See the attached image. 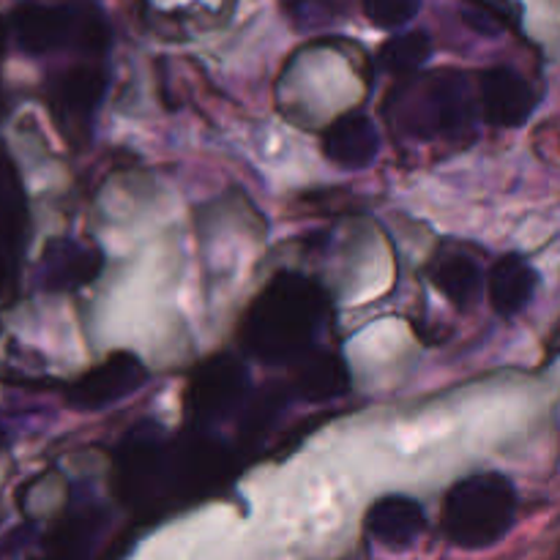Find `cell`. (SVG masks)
Listing matches in <instances>:
<instances>
[{
    "label": "cell",
    "mask_w": 560,
    "mask_h": 560,
    "mask_svg": "<svg viewBox=\"0 0 560 560\" xmlns=\"http://www.w3.org/2000/svg\"><path fill=\"white\" fill-rule=\"evenodd\" d=\"M326 312L328 299L320 284L293 271L277 273L246 312L244 348L266 364L299 361L315 342Z\"/></svg>",
    "instance_id": "6da1fadb"
},
{
    "label": "cell",
    "mask_w": 560,
    "mask_h": 560,
    "mask_svg": "<svg viewBox=\"0 0 560 560\" xmlns=\"http://www.w3.org/2000/svg\"><path fill=\"white\" fill-rule=\"evenodd\" d=\"M517 492L501 474H479L457 481L443 501V534L459 550H487L512 530Z\"/></svg>",
    "instance_id": "7a4b0ae2"
},
{
    "label": "cell",
    "mask_w": 560,
    "mask_h": 560,
    "mask_svg": "<svg viewBox=\"0 0 560 560\" xmlns=\"http://www.w3.org/2000/svg\"><path fill=\"white\" fill-rule=\"evenodd\" d=\"M11 36L27 55L58 49L102 52L109 42L107 20L93 5H20L11 16Z\"/></svg>",
    "instance_id": "3957f363"
},
{
    "label": "cell",
    "mask_w": 560,
    "mask_h": 560,
    "mask_svg": "<svg viewBox=\"0 0 560 560\" xmlns=\"http://www.w3.org/2000/svg\"><path fill=\"white\" fill-rule=\"evenodd\" d=\"M405 124L419 137L470 135L474 126V91L463 71H438L427 77L405 102Z\"/></svg>",
    "instance_id": "277c9868"
},
{
    "label": "cell",
    "mask_w": 560,
    "mask_h": 560,
    "mask_svg": "<svg viewBox=\"0 0 560 560\" xmlns=\"http://www.w3.org/2000/svg\"><path fill=\"white\" fill-rule=\"evenodd\" d=\"M167 446L159 438L131 432L115 459V492L120 501L145 509L162 498L167 487Z\"/></svg>",
    "instance_id": "5b68a950"
},
{
    "label": "cell",
    "mask_w": 560,
    "mask_h": 560,
    "mask_svg": "<svg viewBox=\"0 0 560 560\" xmlns=\"http://www.w3.org/2000/svg\"><path fill=\"white\" fill-rule=\"evenodd\" d=\"M249 377H246L244 364L233 355H217L197 366L186 386V413L197 424L219 421L244 399Z\"/></svg>",
    "instance_id": "8992f818"
},
{
    "label": "cell",
    "mask_w": 560,
    "mask_h": 560,
    "mask_svg": "<svg viewBox=\"0 0 560 560\" xmlns=\"http://www.w3.org/2000/svg\"><path fill=\"white\" fill-rule=\"evenodd\" d=\"M145 364L129 350H118V353H109L102 364L88 370L85 375L77 377L66 388V399H69L71 408L93 413V410L109 408L118 399L135 394L145 383Z\"/></svg>",
    "instance_id": "52a82bcc"
},
{
    "label": "cell",
    "mask_w": 560,
    "mask_h": 560,
    "mask_svg": "<svg viewBox=\"0 0 560 560\" xmlns=\"http://www.w3.org/2000/svg\"><path fill=\"white\" fill-rule=\"evenodd\" d=\"M479 93L487 124L501 126V129L523 126L536 107L534 88L506 66L487 69L479 80Z\"/></svg>",
    "instance_id": "ba28073f"
},
{
    "label": "cell",
    "mask_w": 560,
    "mask_h": 560,
    "mask_svg": "<svg viewBox=\"0 0 560 560\" xmlns=\"http://www.w3.org/2000/svg\"><path fill=\"white\" fill-rule=\"evenodd\" d=\"M104 71L93 63H80L66 69L52 82V107L60 126L66 131L88 129V120L96 113L98 102L104 96Z\"/></svg>",
    "instance_id": "9c48e42d"
},
{
    "label": "cell",
    "mask_w": 560,
    "mask_h": 560,
    "mask_svg": "<svg viewBox=\"0 0 560 560\" xmlns=\"http://www.w3.org/2000/svg\"><path fill=\"white\" fill-rule=\"evenodd\" d=\"M102 268L104 255L98 249L74 238H55L42 257L44 288L58 293L85 288L102 273Z\"/></svg>",
    "instance_id": "30bf717a"
},
{
    "label": "cell",
    "mask_w": 560,
    "mask_h": 560,
    "mask_svg": "<svg viewBox=\"0 0 560 560\" xmlns=\"http://www.w3.org/2000/svg\"><path fill=\"white\" fill-rule=\"evenodd\" d=\"M366 534L388 550H408L427 528L424 509L408 495H386L366 512Z\"/></svg>",
    "instance_id": "8fae6325"
},
{
    "label": "cell",
    "mask_w": 560,
    "mask_h": 560,
    "mask_svg": "<svg viewBox=\"0 0 560 560\" xmlns=\"http://www.w3.org/2000/svg\"><path fill=\"white\" fill-rule=\"evenodd\" d=\"M381 137H377L375 124L364 113H348L334 120L323 131V153L331 159L337 167L345 170H364L375 162Z\"/></svg>",
    "instance_id": "7c38bea8"
},
{
    "label": "cell",
    "mask_w": 560,
    "mask_h": 560,
    "mask_svg": "<svg viewBox=\"0 0 560 560\" xmlns=\"http://www.w3.org/2000/svg\"><path fill=\"white\" fill-rule=\"evenodd\" d=\"M295 370V388L310 402H331L350 388L348 364L331 350H306Z\"/></svg>",
    "instance_id": "4fadbf2b"
},
{
    "label": "cell",
    "mask_w": 560,
    "mask_h": 560,
    "mask_svg": "<svg viewBox=\"0 0 560 560\" xmlns=\"http://www.w3.org/2000/svg\"><path fill=\"white\" fill-rule=\"evenodd\" d=\"M539 284V273L534 271L525 257L506 255L490 271V304L501 317H514L528 306L534 290Z\"/></svg>",
    "instance_id": "5bb4252c"
},
{
    "label": "cell",
    "mask_w": 560,
    "mask_h": 560,
    "mask_svg": "<svg viewBox=\"0 0 560 560\" xmlns=\"http://www.w3.org/2000/svg\"><path fill=\"white\" fill-rule=\"evenodd\" d=\"M435 279V288L452 301L459 310H468L470 304H476L481 293V271L476 266V260L465 255H446L432 271Z\"/></svg>",
    "instance_id": "9a60e30c"
},
{
    "label": "cell",
    "mask_w": 560,
    "mask_h": 560,
    "mask_svg": "<svg viewBox=\"0 0 560 560\" xmlns=\"http://www.w3.org/2000/svg\"><path fill=\"white\" fill-rule=\"evenodd\" d=\"M25 222V191H22L20 175L5 159H0V252L20 244Z\"/></svg>",
    "instance_id": "2e32d148"
},
{
    "label": "cell",
    "mask_w": 560,
    "mask_h": 560,
    "mask_svg": "<svg viewBox=\"0 0 560 560\" xmlns=\"http://www.w3.org/2000/svg\"><path fill=\"white\" fill-rule=\"evenodd\" d=\"M98 534V514H74L60 523L47 539L49 560H85Z\"/></svg>",
    "instance_id": "e0dca14e"
},
{
    "label": "cell",
    "mask_w": 560,
    "mask_h": 560,
    "mask_svg": "<svg viewBox=\"0 0 560 560\" xmlns=\"http://www.w3.org/2000/svg\"><path fill=\"white\" fill-rule=\"evenodd\" d=\"M430 55H432L430 36L421 31H410L383 44L381 66L388 71V74L405 77V74H413L416 69H421Z\"/></svg>",
    "instance_id": "ac0fdd59"
},
{
    "label": "cell",
    "mask_w": 560,
    "mask_h": 560,
    "mask_svg": "<svg viewBox=\"0 0 560 560\" xmlns=\"http://www.w3.org/2000/svg\"><path fill=\"white\" fill-rule=\"evenodd\" d=\"M465 20L479 33L520 31L523 27V3L520 0H465Z\"/></svg>",
    "instance_id": "d6986e66"
},
{
    "label": "cell",
    "mask_w": 560,
    "mask_h": 560,
    "mask_svg": "<svg viewBox=\"0 0 560 560\" xmlns=\"http://www.w3.org/2000/svg\"><path fill=\"white\" fill-rule=\"evenodd\" d=\"M361 3H364V14L372 25L394 31L413 20L421 0H361Z\"/></svg>",
    "instance_id": "ffe728a7"
},
{
    "label": "cell",
    "mask_w": 560,
    "mask_h": 560,
    "mask_svg": "<svg viewBox=\"0 0 560 560\" xmlns=\"http://www.w3.org/2000/svg\"><path fill=\"white\" fill-rule=\"evenodd\" d=\"M282 402H284L282 388H266V392L255 399V405L249 408V413H246L244 438H260L262 432L268 430V424H271L273 413L282 408Z\"/></svg>",
    "instance_id": "44dd1931"
},
{
    "label": "cell",
    "mask_w": 560,
    "mask_h": 560,
    "mask_svg": "<svg viewBox=\"0 0 560 560\" xmlns=\"http://www.w3.org/2000/svg\"><path fill=\"white\" fill-rule=\"evenodd\" d=\"M288 14L299 27L326 25L334 16L331 0H288Z\"/></svg>",
    "instance_id": "7402d4cb"
},
{
    "label": "cell",
    "mask_w": 560,
    "mask_h": 560,
    "mask_svg": "<svg viewBox=\"0 0 560 560\" xmlns=\"http://www.w3.org/2000/svg\"><path fill=\"white\" fill-rule=\"evenodd\" d=\"M5 273H9V271H5V262H3V252H0V282H3V279H5Z\"/></svg>",
    "instance_id": "603a6c76"
}]
</instances>
